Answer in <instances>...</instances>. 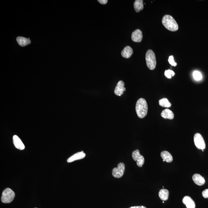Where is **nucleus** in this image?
I'll return each mask as SVG.
<instances>
[{
  "label": "nucleus",
  "instance_id": "obj_1",
  "mask_svg": "<svg viewBox=\"0 0 208 208\" xmlns=\"http://www.w3.org/2000/svg\"><path fill=\"white\" fill-rule=\"evenodd\" d=\"M148 107L147 102L144 98L139 99L136 105V111L138 117L140 118H144L147 115Z\"/></svg>",
  "mask_w": 208,
  "mask_h": 208
},
{
  "label": "nucleus",
  "instance_id": "obj_2",
  "mask_svg": "<svg viewBox=\"0 0 208 208\" xmlns=\"http://www.w3.org/2000/svg\"><path fill=\"white\" fill-rule=\"evenodd\" d=\"M162 23L164 27L171 31H176L178 30V25L176 20L169 15L163 16Z\"/></svg>",
  "mask_w": 208,
  "mask_h": 208
},
{
  "label": "nucleus",
  "instance_id": "obj_3",
  "mask_svg": "<svg viewBox=\"0 0 208 208\" xmlns=\"http://www.w3.org/2000/svg\"><path fill=\"white\" fill-rule=\"evenodd\" d=\"M146 64L150 69H154L156 68V62L155 53L151 49L148 50L145 56Z\"/></svg>",
  "mask_w": 208,
  "mask_h": 208
},
{
  "label": "nucleus",
  "instance_id": "obj_4",
  "mask_svg": "<svg viewBox=\"0 0 208 208\" xmlns=\"http://www.w3.org/2000/svg\"><path fill=\"white\" fill-rule=\"evenodd\" d=\"M14 192L10 188H7L4 190L1 197V201L4 203H9L14 199Z\"/></svg>",
  "mask_w": 208,
  "mask_h": 208
},
{
  "label": "nucleus",
  "instance_id": "obj_5",
  "mask_svg": "<svg viewBox=\"0 0 208 208\" xmlns=\"http://www.w3.org/2000/svg\"><path fill=\"white\" fill-rule=\"evenodd\" d=\"M125 168V165L124 163H119L117 168H114L112 169V176L116 178H121L124 175Z\"/></svg>",
  "mask_w": 208,
  "mask_h": 208
},
{
  "label": "nucleus",
  "instance_id": "obj_6",
  "mask_svg": "<svg viewBox=\"0 0 208 208\" xmlns=\"http://www.w3.org/2000/svg\"><path fill=\"white\" fill-rule=\"evenodd\" d=\"M194 142L196 147L199 149L204 150L206 147L205 142L203 137L199 133H197L194 136Z\"/></svg>",
  "mask_w": 208,
  "mask_h": 208
},
{
  "label": "nucleus",
  "instance_id": "obj_7",
  "mask_svg": "<svg viewBox=\"0 0 208 208\" xmlns=\"http://www.w3.org/2000/svg\"><path fill=\"white\" fill-rule=\"evenodd\" d=\"M133 159L136 161V164L139 167H142L145 162L144 157L140 154L139 150H136L132 153Z\"/></svg>",
  "mask_w": 208,
  "mask_h": 208
},
{
  "label": "nucleus",
  "instance_id": "obj_8",
  "mask_svg": "<svg viewBox=\"0 0 208 208\" xmlns=\"http://www.w3.org/2000/svg\"><path fill=\"white\" fill-rule=\"evenodd\" d=\"M124 86V83L123 81H119L114 91L115 94L118 96H121L123 94L124 91L126 90V88Z\"/></svg>",
  "mask_w": 208,
  "mask_h": 208
},
{
  "label": "nucleus",
  "instance_id": "obj_9",
  "mask_svg": "<svg viewBox=\"0 0 208 208\" xmlns=\"http://www.w3.org/2000/svg\"><path fill=\"white\" fill-rule=\"evenodd\" d=\"M143 39L142 32L140 30L138 29L133 32L132 35V40L134 42H139Z\"/></svg>",
  "mask_w": 208,
  "mask_h": 208
},
{
  "label": "nucleus",
  "instance_id": "obj_10",
  "mask_svg": "<svg viewBox=\"0 0 208 208\" xmlns=\"http://www.w3.org/2000/svg\"><path fill=\"white\" fill-rule=\"evenodd\" d=\"M13 142L15 147L20 150L25 149V146L21 140L17 135H15L13 137Z\"/></svg>",
  "mask_w": 208,
  "mask_h": 208
},
{
  "label": "nucleus",
  "instance_id": "obj_11",
  "mask_svg": "<svg viewBox=\"0 0 208 208\" xmlns=\"http://www.w3.org/2000/svg\"><path fill=\"white\" fill-rule=\"evenodd\" d=\"M85 156H86V154L83 151H81V152L77 153L72 156L70 157L67 160V162L68 163L72 162L77 160L83 159L85 157Z\"/></svg>",
  "mask_w": 208,
  "mask_h": 208
},
{
  "label": "nucleus",
  "instance_id": "obj_12",
  "mask_svg": "<svg viewBox=\"0 0 208 208\" xmlns=\"http://www.w3.org/2000/svg\"><path fill=\"white\" fill-rule=\"evenodd\" d=\"M182 202L185 205L187 208H195V202L191 198V197L188 196H185L183 197Z\"/></svg>",
  "mask_w": 208,
  "mask_h": 208
},
{
  "label": "nucleus",
  "instance_id": "obj_13",
  "mask_svg": "<svg viewBox=\"0 0 208 208\" xmlns=\"http://www.w3.org/2000/svg\"><path fill=\"white\" fill-rule=\"evenodd\" d=\"M192 179L196 185L199 186L204 185L205 182L204 177L199 174L194 175L192 177Z\"/></svg>",
  "mask_w": 208,
  "mask_h": 208
},
{
  "label": "nucleus",
  "instance_id": "obj_14",
  "mask_svg": "<svg viewBox=\"0 0 208 208\" xmlns=\"http://www.w3.org/2000/svg\"><path fill=\"white\" fill-rule=\"evenodd\" d=\"M133 50L132 47L129 46H127L124 47L122 50L121 54L123 57L125 58H129L132 55Z\"/></svg>",
  "mask_w": 208,
  "mask_h": 208
},
{
  "label": "nucleus",
  "instance_id": "obj_15",
  "mask_svg": "<svg viewBox=\"0 0 208 208\" xmlns=\"http://www.w3.org/2000/svg\"><path fill=\"white\" fill-rule=\"evenodd\" d=\"M161 156L163 159V161H166L167 163H171L173 161V157L168 151H164L161 152Z\"/></svg>",
  "mask_w": 208,
  "mask_h": 208
},
{
  "label": "nucleus",
  "instance_id": "obj_16",
  "mask_svg": "<svg viewBox=\"0 0 208 208\" xmlns=\"http://www.w3.org/2000/svg\"><path fill=\"white\" fill-rule=\"evenodd\" d=\"M16 40L18 44L22 47L28 45L31 42L30 39L23 37H18L16 39Z\"/></svg>",
  "mask_w": 208,
  "mask_h": 208
},
{
  "label": "nucleus",
  "instance_id": "obj_17",
  "mask_svg": "<svg viewBox=\"0 0 208 208\" xmlns=\"http://www.w3.org/2000/svg\"><path fill=\"white\" fill-rule=\"evenodd\" d=\"M161 115L162 117L165 119H168L172 120L173 119L174 115L171 110L169 109H165L162 112Z\"/></svg>",
  "mask_w": 208,
  "mask_h": 208
},
{
  "label": "nucleus",
  "instance_id": "obj_18",
  "mask_svg": "<svg viewBox=\"0 0 208 208\" xmlns=\"http://www.w3.org/2000/svg\"><path fill=\"white\" fill-rule=\"evenodd\" d=\"M134 7L136 12H139L144 8V1L143 0H136L134 3Z\"/></svg>",
  "mask_w": 208,
  "mask_h": 208
},
{
  "label": "nucleus",
  "instance_id": "obj_19",
  "mask_svg": "<svg viewBox=\"0 0 208 208\" xmlns=\"http://www.w3.org/2000/svg\"><path fill=\"white\" fill-rule=\"evenodd\" d=\"M169 192L167 189H162L160 190L159 196L161 200L166 201L168 199Z\"/></svg>",
  "mask_w": 208,
  "mask_h": 208
},
{
  "label": "nucleus",
  "instance_id": "obj_20",
  "mask_svg": "<svg viewBox=\"0 0 208 208\" xmlns=\"http://www.w3.org/2000/svg\"><path fill=\"white\" fill-rule=\"evenodd\" d=\"M159 105L160 106L166 108H169L171 107L172 104L170 103L167 99L163 98L160 100L159 101Z\"/></svg>",
  "mask_w": 208,
  "mask_h": 208
},
{
  "label": "nucleus",
  "instance_id": "obj_21",
  "mask_svg": "<svg viewBox=\"0 0 208 208\" xmlns=\"http://www.w3.org/2000/svg\"><path fill=\"white\" fill-rule=\"evenodd\" d=\"M193 77L197 81H200L202 79V76L201 73L199 71H195L193 73Z\"/></svg>",
  "mask_w": 208,
  "mask_h": 208
},
{
  "label": "nucleus",
  "instance_id": "obj_22",
  "mask_svg": "<svg viewBox=\"0 0 208 208\" xmlns=\"http://www.w3.org/2000/svg\"><path fill=\"white\" fill-rule=\"evenodd\" d=\"M175 73L173 71L171 70L168 69L165 71V75L167 78L170 79L172 76H174Z\"/></svg>",
  "mask_w": 208,
  "mask_h": 208
},
{
  "label": "nucleus",
  "instance_id": "obj_23",
  "mask_svg": "<svg viewBox=\"0 0 208 208\" xmlns=\"http://www.w3.org/2000/svg\"><path fill=\"white\" fill-rule=\"evenodd\" d=\"M168 61L170 64H171L172 66H177V63L175 62L174 60L173 56H169Z\"/></svg>",
  "mask_w": 208,
  "mask_h": 208
},
{
  "label": "nucleus",
  "instance_id": "obj_24",
  "mask_svg": "<svg viewBox=\"0 0 208 208\" xmlns=\"http://www.w3.org/2000/svg\"><path fill=\"white\" fill-rule=\"evenodd\" d=\"M202 196L205 198H208V189H205L202 192Z\"/></svg>",
  "mask_w": 208,
  "mask_h": 208
},
{
  "label": "nucleus",
  "instance_id": "obj_25",
  "mask_svg": "<svg viewBox=\"0 0 208 208\" xmlns=\"http://www.w3.org/2000/svg\"><path fill=\"white\" fill-rule=\"evenodd\" d=\"M98 1L99 3H100V4H106L107 2H108V1H107V0H98Z\"/></svg>",
  "mask_w": 208,
  "mask_h": 208
},
{
  "label": "nucleus",
  "instance_id": "obj_26",
  "mask_svg": "<svg viewBox=\"0 0 208 208\" xmlns=\"http://www.w3.org/2000/svg\"><path fill=\"white\" fill-rule=\"evenodd\" d=\"M129 208H146L144 206H133V207H131Z\"/></svg>",
  "mask_w": 208,
  "mask_h": 208
},
{
  "label": "nucleus",
  "instance_id": "obj_27",
  "mask_svg": "<svg viewBox=\"0 0 208 208\" xmlns=\"http://www.w3.org/2000/svg\"><path fill=\"white\" fill-rule=\"evenodd\" d=\"M163 203H164V201H163Z\"/></svg>",
  "mask_w": 208,
  "mask_h": 208
},
{
  "label": "nucleus",
  "instance_id": "obj_28",
  "mask_svg": "<svg viewBox=\"0 0 208 208\" xmlns=\"http://www.w3.org/2000/svg\"></svg>",
  "mask_w": 208,
  "mask_h": 208
}]
</instances>
